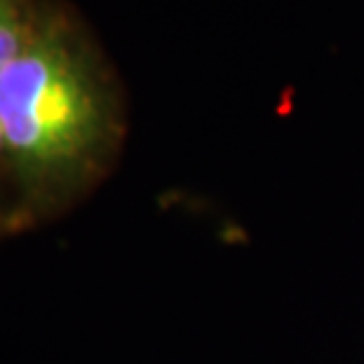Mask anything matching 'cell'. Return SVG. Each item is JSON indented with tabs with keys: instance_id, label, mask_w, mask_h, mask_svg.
<instances>
[{
	"instance_id": "1",
	"label": "cell",
	"mask_w": 364,
	"mask_h": 364,
	"mask_svg": "<svg viewBox=\"0 0 364 364\" xmlns=\"http://www.w3.org/2000/svg\"><path fill=\"white\" fill-rule=\"evenodd\" d=\"M0 134L31 205L59 207L104 172L120 141L113 82L82 33L41 17L0 71Z\"/></svg>"
},
{
	"instance_id": "2",
	"label": "cell",
	"mask_w": 364,
	"mask_h": 364,
	"mask_svg": "<svg viewBox=\"0 0 364 364\" xmlns=\"http://www.w3.org/2000/svg\"><path fill=\"white\" fill-rule=\"evenodd\" d=\"M36 21L21 10L17 0H0V71L26 48Z\"/></svg>"
},
{
	"instance_id": "3",
	"label": "cell",
	"mask_w": 364,
	"mask_h": 364,
	"mask_svg": "<svg viewBox=\"0 0 364 364\" xmlns=\"http://www.w3.org/2000/svg\"><path fill=\"white\" fill-rule=\"evenodd\" d=\"M5 149V146H3V134H0V151H3Z\"/></svg>"
}]
</instances>
